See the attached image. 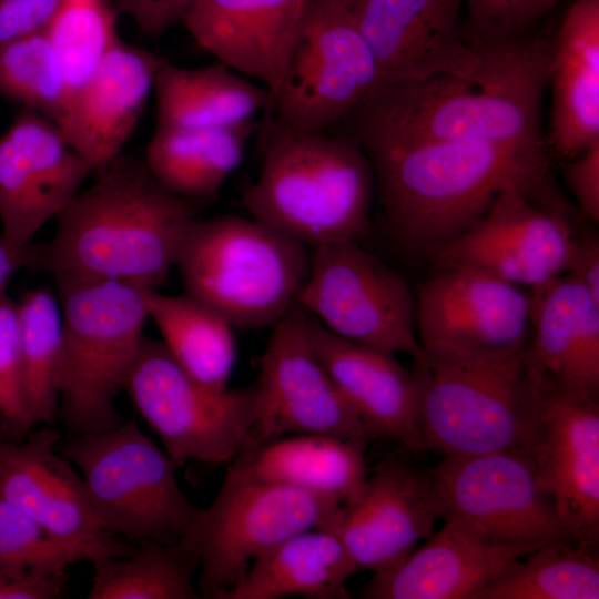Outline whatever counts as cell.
I'll return each mask as SVG.
<instances>
[{"mask_svg":"<svg viewBox=\"0 0 599 599\" xmlns=\"http://www.w3.org/2000/svg\"><path fill=\"white\" fill-rule=\"evenodd\" d=\"M550 39L526 37L476 51L470 80L435 75L378 85L341 124L357 141L484 140L550 170L541 129Z\"/></svg>","mask_w":599,"mask_h":599,"instance_id":"6da1fadb","label":"cell"},{"mask_svg":"<svg viewBox=\"0 0 599 599\" xmlns=\"http://www.w3.org/2000/svg\"><path fill=\"white\" fill-rule=\"evenodd\" d=\"M387 234L402 250L428 255L469 229L509 183L537 204L564 211L550 170L484 140H363Z\"/></svg>","mask_w":599,"mask_h":599,"instance_id":"7a4b0ae2","label":"cell"},{"mask_svg":"<svg viewBox=\"0 0 599 599\" xmlns=\"http://www.w3.org/2000/svg\"><path fill=\"white\" fill-rule=\"evenodd\" d=\"M99 172L57 217L51 241L37 244L34 268L156 288L175 265L196 207L164 189L144 160L121 154Z\"/></svg>","mask_w":599,"mask_h":599,"instance_id":"3957f363","label":"cell"},{"mask_svg":"<svg viewBox=\"0 0 599 599\" xmlns=\"http://www.w3.org/2000/svg\"><path fill=\"white\" fill-rule=\"evenodd\" d=\"M262 165L242 194L251 216L314 248L358 241L376 200L372 164L348 133L294 132L262 122Z\"/></svg>","mask_w":599,"mask_h":599,"instance_id":"277c9868","label":"cell"},{"mask_svg":"<svg viewBox=\"0 0 599 599\" xmlns=\"http://www.w3.org/2000/svg\"><path fill=\"white\" fill-rule=\"evenodd\" d=\"M174 266L185 294L234 327H273L297 304L309 251L252 216L197 217Z\"/></svg>","mask_w":599,"mask_h":599,"instance_id":"5b68a950","label":"cell"},{"mask_svg":"<svg viewBox=\"0 0 599 599\" xmlns=\"http://www.w3.org/2000/svg\"><path fill=\"white\" fill-rule=\"evenodd\" d=\"M52 276L63 319L57 417L69 437L110 430L125 422L114 403L145 336L144 287Z\"/></svg>","mask_w":599,"mask_h":599,"instance_id":"8992f818","label":"cell"},{"mask_svg":"<svg viewBox=\"0 0 599 599\" xmlns=\"http://www.w3.org/2000/svg\"><path fill=\"white\" fill-rule=\"evenodd\" d=\"M415 363L416 423L424 450L443 457L529 453L540 404L528 349L491 364Z\"/></svg>","mask_w":599,"mask_h":599,"instance_id":"52a82bcc","label":"cell"},{"mask_svg":"<svg viewBox=\"0 0 599 599\" xmlns=\"http://www.w3.org/2000/svg\"><path fill=\"white\" fill-rule=\"evenodd\" d=\"M58 449L80 469L106 531L133 545L180 541L197 507L182 493L170 457L134 419L103 433L68 437Z\"/></svg>","mask_w":599,"mask_h":599,"instance_id":"ba28073f","label":"cell"},{"mask_svg":"<svg viewBox=\"0 0 599 599\" xmlns=\"http://www.w3.org/2000/svg\"><path fill=\"white\" fill-rule=\"evenodd\" d=\"M342 506L290 485L244 476L230 467L207 508H199L179 544L197 558L202 598L220 599L252 561L288 537L325 529Z\"/></svg>","mask_w":599,"mask_h":599,"instance_id":"9c48e42d","label":"cell"},{"mask_svg":"<svg viewBox=\"0 0 599 599\" xmlns=\"http://www.w3.org/2000/svg\"><path fill=\"white\" fill-rule=\"evenodd\" d=\"M373 54L344 0H307L264 121L294 132L339 125L376 88Z\"/></svg>","mask_w":599,"mask_h":599,"instance_id":"30bf717a","label":"cell"},{"mask_svg":"<svg viewBox=\"0 0 599 599\" xmlns=\"http://www.w3.org/2000/svg\"><path fill=\"white\" fill-rule=\"evenodd\" d=\"M123 390L176 468L189 461L229 465L251 445L254 384L212 392L193 379L161 341L143 337Z\"/></svg>","mask_w":599,"mask_h":599,"instance_id":"8fae6325","label":"cell"},{"mask_svg":"<svg viewBox=\"0 0 599 599\" xmlns=\"http://www.w3.org/2000/svg\"><path fill=\"white\" fill-rule=\"evenodd\" d=\"M414 293L418 359L491 364L527 352L529 291L475 267L443 265Z\"/></svg>","mask_w":599,"mask_h":599,"instance_id":"7c38bea8","label":"cell"},{"mask_svg":"<svg viewBox=\"0 0 599 599\" xmlns=\"http://www.w3.org/2000/svg\"><path fill=\"white\" fill-rule=\"evenodd\" d=\"M297 304L331 333L415 361V293L403 275L346 241L309 250Z\"/></svg>","mask_w":599,"mask_h":599,"instance_id":"4fadbf2b","label":"cell"},{"mask_svg":"<svg viewBox=\"0 0 599 599\" xmlns=\"http://www.w3.org/2000/svg\"><path fill=\"white\" fill-rule=\"evenodd\" d=\"M430 473L440 518H454L488 541L524 554L570 542L527 454L445 456Z\"/></svg>","mask_w":599,"mask_h":599,"instance_id":"5bb4252c","label":"cell"},{"mask_svg":"<svg viewBox=\"0 0 599 599\" xmlns=\"http://www.w3.org/2000/svg\"><path fill=\"white\" fill-rule=\"evenodd\" d=\"M308 316L296 304L273 326L254 383L252 440L243 454L296 434L372 439L316 355Z\"/></svg>","mask_w":599,"mask_h":599,"instance_id":"9a60e30c","label":"cell"},{"mask_svg":"<svg viewBox=\"0 0 599 599\" xmlns=\"http://www.w3.org/2000/svg\"><path fill=\"white\" fill-rule=\"evenodd\" d=\"M534 367L540 418L536 440L527 455L554 499L570 542L598 554V398L568 390L546 377L535 364Z\"/></svg>","mask_w":599,"mask_h":599,"instance_id":"2e32d148","label":"cell"},{"mask_svg":"<svg viewBox=\"0 0 599 599\" xmlns=\"http://www.w3.org/2000/svg\"><path fill=\"white\" fill-rule=\"evenodd\" d=\"M576 236L569 216L511 182L469 229L428 255L437 266H470L531 290L565 273Z\"/></svg>","mask_w":599,"mask_h":599,"instance_id":"e0dca14e","label":"cell"},{"mask_svg":"<svg viewBox=\"0 0 599 599\" xmlns=\"http://www.w3.org/2000/svg\"><path fill=\"white\" fill-rule=\"evenodd\" d=\"M59 439L51 427L26 443L0 435V497L93 561L134 554L136 545L120 541L99 522L82 477L57 454Z\"/></svg>","mask_w":599,"mask_h":599,"instance_id":"ac0fdd59","label":"cell"},{"mask_svg":"<svg viewBox=\"0 0 599 599\" xmlns=\"http://www.w3.org/2000/svg\"><path fill=\"white\" fill-rule=\"evenodd\" d=\"M94 169L50 119L24 109L0 136L1 234L16 248L57 219Z\"/></svg>","mask_w":599,"mask_h":599,"instance_id":"d6986e66","label":"cell"},{"mask_svg":"<svg viewBox=\"0 0 599 599\" xmlns=\"http://www.w3.org/2000/svg\"><path fill=\"white\" fill-rule=\"evenodd\" d=\"M439 518L430 468L393 456L369 470L361 498L342 506L324 530L342 540L358 569L378 573L404 561Z\"/></svg>","mask_w":599,"mask_h":599,"instance_id":"ffe728a7","label":"cell"},{"mask_svg":"<svg viewBox=\"0 0 599 599\" xmlns=\"http://www.w3.org/2000/svg\"><path fill=\"white\" fill-rule=\"evenodd\" d=\"M464 0H363L351 7L378 85L435 75L473 79L480 57L461 33Z\"/></svg>","mask_w":599,"mask_h":599,"instance_id":"44dd1931","label":"cell"},{"mask_svg":"<svg viewBox=\"0 0 599 599\" xmlns=\"http://www.w3.org/2000/svg\"><path fill=\"white\" fill-rule=\"evenodd\" d=\"M163 59L121 40L65 105L57 125L94 170H102L122 154Z\"/></svg>","mask_w":599,"mask_h":599,"instance_id":"7402d4cb","label":"cell"},{"mask_svg":"<svg viewBox=\"0 0 599 599\" xmlns=\"http://www.w3.org/2000/svg\"><path fill=\"white\" fill-rule=\"evenodd\" d=\"M307 0H194L182 22L194 41L276 92Z\"/></svg>","mask_w":599,"mask_h":599,"instance_id":"603a6c76","label":"cell"},{"mask_svg":"<svg viewBox=\"0 0 599 599\" xmlns=\"http://www.w3.org/2000/svg\"><path fill=\"white\" fill-rule=\"evenodd\" d=\"M308 333L316 355L370 438H392L415 454L424 451L414 378L395 354L339 337L312 315Z\"/></svg>","mask_w":599,"mask_h":599,"instance_id":"cb8c5ba5","label":"cell"},{"mask_svg":"<svg viewBox=\"0 0 599 599\" xmlns=\"http://www.w3.org/2000/svg\"><path fill=\"white\" fill-rule=\"evenodd\" d=\"M550 45L545 142L565 162L599 140V0H572Z\"/></svg>","mask_w":599,"mask_h":599,"instance_id":"d4e9b609","label":"cell"},{"mask_svg":"<svg viewBox=\"0 0 599 599\" xmlns=\"http://www.w3.org/2000/svg\"><path fill=\"white\" fill-rule=\"evenodd\" d=\"M390 570L375 573L361 592L368 599H473L522 551L483 538L454 518Z\"/></svg>","mask_w":599,"mask_h":599,"instance_id":"484cf974","label":"cell"},{"mask_svg":"<svg viewBox=\"0 0 599 599\" xmlns=\"http://www.w3.org/2000/svg\"><path fill=\"white\" fill-rule=\"evenodd\" d=\"M529 295L532 363L561 387L598 398L599 301L566 273Z\"/></svg>","mask_w":599,"mask_h":599,"instance_id":"4316f807","label":"cell"},{"mask_svg":"<svg viewBox=\"0 0 599 599\" xmlns=\"http://www.w3.org/2000/svg\"><path fill=\"white\" fill-rule=\"evenodd\" d=\"M367 443L321 434L288 435L240 455L227 467L244 476L290 485L347 507L361 498L366 486Z\"/></svg>","mask_w":599,"mask_h":599,"instance_id":"83f0119b","label":"cell"},{"mask_svg":"<svg viewBox=\"0 0 599 599\" xmlns=\"http://www.w3.org/2000/svg\"><path fill=\"white\" fill-rule=\"evenodd\" d=\"M357 570L334 532L309 529L258 555L242 580L220 599H346V581Z\"/></svg>","mask_w":599,"mask_h":599,"instance_id":"f1b7e54d","label":"cell"},{"mask_svg":"<svg viewBox=\"0 0 599 599\" xmlns=\"http://www.w3.org/2000/svg\"><path fill=\"white\" fill-rule=\"evenodd\" d=\"M158 125L172 129H220L252 120L272 104L271 91L223 62L201 68L161 62L154 88Z\"/></svg>","mask_w":599,"mask_h":599,"instance_id":"f546056e","label":"cell"},{"mask_svg":"<svg viewBox=\"0 0 599 599\" xmlns=\"http://www.w3.org/2000/svg\"><path fill=\"white\" fill-rule=\"evenodd\" d=\"M257 129L255 120L220 129L156 126L144 162L171 193L191 201L212 199L241 164Z\"/></svg>","mask_w":599,"mask_h":599,"instance_id":"4dcf8cb0","label":"cell"},{"mask_svg":"<svg viewBox=\"0 0 599 599\" xmlns=\"http://www.w3.org/2000/svg\"><path fill=\"white\" fill-rule=\"evenodd\" d=\"M149 314L162 343L176 363L199 384L221 393L230 388L235 357L234 326L220 313L184 294L143 288Z\"/></svg>","mask_w":599,"mask_h":599,"instance_id":"1f68e13d","label":"cell"},{"mask_svg":"<svg viewBox=\"0 0 599 599\" xmlns=\"http://www.w3.org/2000/svg\"><path fill=\"white\" fill-rule=\"evenodd\" d=\"M598 554L569 541L509 561L473 599H598Z\"/></svg>","mask_w":599,"mask_h":599,"instance_id":"d6a6232c","label":"cell"},{"mask_svg":"<svg viewBox=\"0 0 599 599\" xmlns=\"http://www.w3.org/2000/svg\"><path fill=\"white\" fill-rule=\"evenodd\" d=\"M88 599H199L197 558L179 542L145 540L126 557L95 560Z\"/></svg>","mask_w":599,"mask_h":599,"instance_id":"836d02e7","label":"cell"},{"mask_svg":"<svg viewBox=\"0 0 599 599\" xmlns=\"http://www.w3.org/2000/svg\"><path fill=\"white\" fill-rule=\"evenodd\" d=\"M23 385L34 425L52 423L59 407L63 319L48 290L27 292L17 303Z\"/></svg>","mask_w":599,"mask_h":599,"instance_id":"e575fe53","label":"cell"},{"mask_svg":"<svg viewBox=\"0 0 599 599\" xmlns=\"http://www.w3.org/2000/svg\"><path fill=\"white\" fill-rule=\"evenodd\" d=\"M116 10L106 0H63L47 30L64 75L68 102L90 81L121 39ZM65 108V106H64Z\"/></svg>","mask_w":599,"mask_h":599,"instance_id":"d590c367","label":"cell"},{"mask_svg":"<svg viewBox=\"0 0 599 599\" xmlns=\"http://www.w3.org/2000/svg\"><path fill=\"white\" fill-rule=\"evenodd\" d=\"M0 94L57 124L68 100V90L47 32L0 47Z\"/></svg>","mask_w":599,"mask_h":599,"instance_id":"8d00e7d4","label":"cell"},{"mask_svg":"<svg viewBox=\"0 0 599 599\" xmlns=\"http://www.w3.org/2000/svg\"><path fill=\"white\" fill-rule=\"evenodd\" d=\"M91 555L65 545L0 497V567L14 570H58Z\"/></svg>","mask_w":599,"mask_h":599,"instance_id":"74e56055","label":"cell"},{"mask_svg":"<svg viewBox=\"0 0 599 599\" xmlns=\"http://www.w3.org/2000/svg\"><path fill=\"white\" fill-rule=\"evenodd\" d=\"M561 0H464L461 33L476 52L535 32Z\"/></svg>","mask_w":599,"mask_h":599,"instance_id":"f35d334b","label":"cell"},{"mask_svg":"<svg viewBox=\"0 0 599 599\" xmlns=\"http://www.w3.org/2000/svg\"><path fill=\"white\" fill-rule=\"evenodd\" d=\"M0 425L21 441L34 426L24 393L17 302L0 292Z\"/></svg>","mask_w":599,"mask_h":599,"instance_id":"ab89813d","label":"cell"},{"mask_svg":"<svg viewBox=\"0 0 599 599\" xmlns=\"http://www.w3.org/2000/svg\"><path fill=\"white\" fill-rule=\"evenodd\" d=\"M63 0H0V47L47 32Z\"/></svg>","mask_w":599,"mask_h":599,"instance_id":"60d3db41","label":"cell"},{"mask_svg":"<svg viewBox=\"0 0 599 599\" xmlns=\"http://www.w3.org/2000/svg\"><path fill=\"white\" fill-rule=\"evenodd\" d=\"M564 176L582 214L599 223V140L564 162Z\"/></svg>","mask_w":599,"mask_h":599,"instance_id":"b9f144b4","label":"cell"},{"mask_svg":"<svg viewBox=\"0 0 599 599\" xmlns=\"http://www.w3.org/2000/svg\"><path fill=\"white\" fill-rule=\"evenodd\" d=\"M194 0H114L118 13L133 19L141 32L159 37L182 22Z\"/></svg>","mask_w":599,"mask_h":599,"instance_id":"7bdbcfd3","label":"cell"},{"mask_svg":"<svg viewBox=\"0 0 599 599\" xmlns=\"http://www.w3.org/2000/svg\"><path fill=\"white\" fill-rule=\"evenodd\" d=\"M65 587V571L0 567V599H57Z\"/></svg>","mask_w":599,"mask_h":599,"instance_id":"ee69618b","label":"cell"},{"mask_svg":"<svg viewBox=\"0 0 599 599\" xmlns=\"http://www.w3.org/2000/svg\"><path fill=\"white\" fill-rule=\"evenodd\" d=\"M599 301V242L576 236L565 271Z\"/></svg>","mask_w":599,"mask_h":599,"instance_id":"f6af8a7d","label":"cell"},{"mask_svg":"<svg viewBox=\"0 0 599 599\" xmlns=\"http://www.w3.org/2000/svg\"><path fill=\"white\" fill-rule=\"evenodd\" d=\"M37 244L23 248L11 246L0 233V292L7 288V283L19 270L34 268Z\"/></svg>","mask_w":599,"mask_h":599,"instance_id":"bcb514c9","label":"cell"},{"mask_svg":"<svg viewBox=\"0 0 599 599\" xmlns=\"http://www.w3.org/2000/svg\"><path fill=\"white\" fill-rule=\"evenodd\" d=\"M349 7L363 1V0H344Z\"/></svg>","mask_w":599,"mask_h":599,"instance_id":"7dc6e473","label":"cell"}]
</instances>
